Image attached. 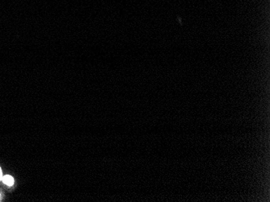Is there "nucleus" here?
Masks as SVG:
<instances>
[{"instance_id":"nucleus-1","label":"nucleus","mask_w":270,"mask_h":202,"mask_svg":"<svg viewBox=\"0 0 270 202\" xmlns=\"http://www.w3.org/2000/svg\"><path fill=\"white\" fill-rule=\"evenodd\" d=\"M2 180L5 184L8 186H11L14 184V179L11 176H5L2 177Z\"/></svg>"},{"instance_id":"nucleus-2","label":"nucleus","mask_w":270,"mask_h":202,"mask_svg":"<svg viewBox=\"0 0 270 202\" xmlns=\"http://www.w3.org/2000/svg\"><path fill=\"white\" fill-rule=\"evenodd\" d=\"M2 177H3V176H2V171L0 169V180H2Z\"/></svg>"}]
</instances>
